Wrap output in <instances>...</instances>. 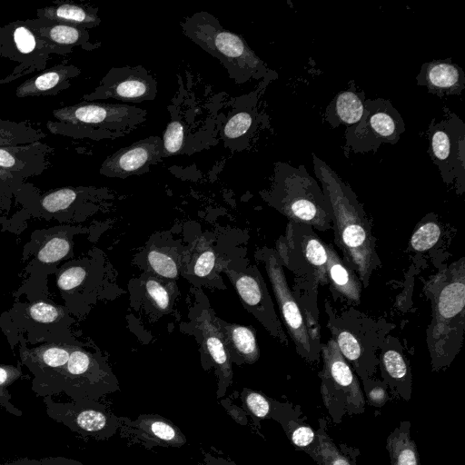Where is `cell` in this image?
<instances>
[{"instance_id":"49","label":"cell","mask_w":465,"mask_h":465,"mask_svg":"<svg viewBox=\"0 0 465 465\" xmlns=\"http://www.w3.org/2000/svg\"><path fill=\"white\" fill-rule=\"evenodd\" d=\"M200 465H237L230 459L221 455L212 454L208 451H203V460Z\"/></svg>"},{"instance_id":"11","label":"cell","mask_w":465,"mask_h":465,"mask_svg":"<svg viewBox=\"0 0 465 465\" xmlns=\"http://www.w3.org/2000/svg\"><path fill=\"white\" fill-rule=\"evenodd\" d=\"M429 153L446 183L456 180L463 188L465 174V124L446 110L440 122H431L429 130Z\"/></svg>"},{"instance_id":"39","label":"cell","mask_w":465,"mask_h":465,"mask_svg":"<svg viewBox=\"0 0 465 465\" xmlns=\"http://www.w3.org/2000/svg\"><path fill=\"white\" fill-rule=\"evenodd\" d=\"M216 262V253L211 247L201 248L193 258V274L201 278L207 277L213 272Z\"/></svg>"},{"instance_id":"18","label":"cell","mask_w":465,"mask_h":465,"mask_svg":"<svg viewBox=\"0 0 465 465\" xmlns=\"http://www.w3.org/2000/svg\"><path fill=\"white\" fill-rule=\"evenodd\" d=\"M198 328L203 336L204 350L215 367L218 379L217 399H222L232 382V361L215 316L208 310L203 311L198 318Z\"/></svg>"},{"instance_id":"29","label":"cell","mask_w":465,"mask_h":465,"mask_svg":"<svg viewBox=\"0 0 465 465\" xmlns=\"http://www.w3.org/2000/svg\"><path fill=\"white\" fill-rule=\"evenodd\" d=\"M45 134L27 122H14L0 118V147L15 146L38 142Z\"/></svg>"},{"instance_id":"28","label":"cell","mask_w":465,"mask_h":465,"mask_svg":"<svg viewBox=\"0 0 465 465\" xmlns=\"http://www.w3.org/2000/svg\"><path fill=\"white\" fill-rule=\"evenodd\" d=\"M382 365L388 383L405 401L411 393V383L407 364L400 352L388 350L382 355Z\"/></svg>"},{"instance_id":"12","label":"cell","mask_w":465,"mask_h":465,"mask_svg":"<svg viewBox=\"0 0 465 465\" xmlns=\"http://www.w3.org/2000/svg\"><path fill=\"white\" fill-rule=\"evenodd\" d=\"M157 94L156 80L141 65L115 67L100 81L94 92L82 97L84 102L113 98L140 103L153 100Z\"/></svg>"},{"instance_id":"37","label":"cell","mask_w":465,"mask_h":465,"mask_svg":"<svg viewBox=\"0 0 465 465\" xmlns=\"http://www.w3.org/2000/svg\"><path fill=\"white\" fill-rule=\"evenodd\" d=\"M440 236V229L436 223L429 222L420 226L411 238V247L418 252H424L436 244Z\"/></svg>"},{"instance_id":"26","label":"cell","mask_w":465,"mask_h":465,"mask_svg":"<svg viewBox=\"0 0 465 465\" xmlns=\"http://www.w3.org/2000/svg\"><path fill=\"white\" fill-rule=\"evenodd\" d=\"M410 429V421L404 420L388 436L386 449L390 455L391 465H421Z\"/></svg>"},{"instance_id":"43","label":"cell","mask_w":465,"mask_h":465,"mask_svg":"<svg viewBox=\"0 0 465 465\" xmlns=\"http://www.w3.org/2000/svg\"><path fill=\"white\" fill-rule=\"evenodd\" d=\"M28 312L31 319L41 323L54 322L64 314L58 307L45 302L33 303Z\"/></svg>"},{"instance_id":"24","label":"cell","mask_w":465,"mask_h":465,"mask_svg":"<svg viewBox=\"0 0 465 465\" xmlns=\"http://www.w3.org/2000/svg\"><path fill=\"white\" fill-rule=\"evenodd\" d=\"M365 94L355 86L339 92L326 108L325 119L333 127L357 124L363 114Z\"/></svg>"},{"instance_id":"36","label":"cell","mask_w":465,"mask_h":465,"mask_svg":"<svg viewBox=\"0 0 465 465\" xmlns=\"http://www.w3.org/2000/svg\"><path fill=\"white\" fill-rule=\"evenodd\" d=\"M69 251V240L64 236L55 235L38 251L37 260L45 264L54 263L65 257Z\"/></svg>"},{"instance_id":"1","label":"cell","mask_w":465,"mask_h":465,"mask_svg":"<svg viewBox=\"0 0 465 465\" xmlns=\"http://www.w3.org/2000/svg\"><path fill=\"white\" fill-rule=\"evenodd\" d=\"M314 173L331 212L336 242L361 280L374 265V243L363 209L352 190L322 159L312 153Z\"/></svg>"},{"instance_id":"21","label":"cell","mask_w":465,"mask_h":465,"mask_svg":"<svg viewBox=\"0 0 465 465\" xmlns=\"http://www.w3.org/2000/svg\"><path fill=\"white\" fill-rule=\"evenodd\" d=\"M416 80L418 85L426 86L430 94L440 97L459 95L465 89V74L450 58L423 64Z\"/></svg>"},{"instance_id":"47","label":"cell","mask_w":465,"mask_h":465,"mask_svg":"<svg viewBox=\"0 0 465 465\" xmlns=\"http://www.w3.org/2000/svg\"><path fill=\"white\" fill-rule=\"evenodd\" d=\"M366 397L369 404L373 407H381L389 400L386 388L378 384L370 389H366Z\"/></svg>"},{"instance_id":"41","label":"cell","mask_w":465,"mask_h":465,"mask_svg":"<svg viewBox=\"0 0 465 465\" xmlns=\"http://www.w3.org/2000/svg\"><path fill=\"white\" fill-rule=\"evenodd\" d=\"M25 180L0 167V204L7 203L15 197Z\"/></svg>"},{"instance_id":"19","label":"cell","mask_w":465,"mask_h":465,"mask_svg":"<svg viewBox=\"0 0 465 465\" xmlns=\"http://www.w3.org/2000/svg\"><path fill=\"white\" fill-rule=\"evenodd\" d=\"M26 24L46 45L52 54L64 55L75 47L91 50L95 45L90 42L88 30L40 18L27 19Z\"/></svg>"},{"instance_id":"8","label":"cell","mask_w":465,"mask_h":465,"mask_svg":"<svg viewBox=\"0 0 465 465\" xmlns=\"http://www.w3.org/2000/svg\"><path fill=\"white\" fill-rule=\"evenodd\" d=\"M119 390V383L108 366L89 352L72 347L67 363L57 380V394L64 392L73 401H97Z\"/></svg>"},{"instance_id":"20","label":"cell","mask_w":465,"mask_h":465,"mask_svg":"<svg viewBox=\"0 0 465 465\" xmlns=\"http://www.w3.org/2000/svg\"><path fill=\"white\" fill-rule=\"evenodd\" d=\"M54 148L40 141L0 147V167L26 180L43 173L49 165Z\"/></svg>"},{"instance_id":"25","label":"cell","mask_w":465,"mask_h":465,"mask_svg":"<svg viewBox=\"0 0 465 465\" xmlns=\"http://www.w3.org/2000/svg\"><path fill=\"white\" fill-rule=\"evenodd\" d=\"M36 18L50 20L78 28L91 29L101 20L97 9L71 2L56 1L54 5L36 10Z\"/></svg>"},{"instance_id":"48","label":"cell","mask_w":465,"mask_h":465,"mask_svg":"<svg viewBox=\"0 0 465 465\" xmlns=\"http://www.w3.org/2000/svg\"><path fill=\"white\" fill-rule=\"evenodd\" d=\"M221 405L225 409L232 419L240 425H247V414L242 408L234 404L230 399H223Z\"/></svg>"},{"instance_id":"42","label":"cell","mask_w":465,"mask_h":465,"mask_svg":"<svg viewBox=\"0 0 465 465\" xmlns=\"http://www.w3.org/2000/svg\"><path fill=\"white\" fill-rule=\"evenodd\" d=\"M252 124V116L246 111H242L232 116L224 125L223 134L227 139L238 138L248 132Z\"/></svg>"},{"instance_id":"44","label":"cell","mask_w":465,"mask_h":465,"mask_svg":"<svg viewBox=\"0 0 465 465\" xmlns=\"http://www.w3.org/2000/svg\"><path fill=\"white\" fill-rule=\"evenodd\" d=\"M86 271L81 266H72L62 272L57 279L58 287L63 291H71L83 283Z\"/></svg>"},{"instance_id":"2","label":"cell","mask_w":465,"mask_h":465,"mask_svg":"<svg viewBox=\"0 0 465 465\" xmlns=\"http://www.w3.org/2000/svg\"><path fill=\"white\" fill-rule=\"evenodd\" d=\"M147 112L127 104L81 102L53 111L46 127L54 134L75 139H115L146 120Z\"/></svg>"},{"instance_id":"27","label":"cell","mask_w":465,"mask_h":465,"mask_svg":"<svg viewBox=\"0 0 465 465\" xmlns=\"http://www.w3.org/2000/svg\"><path fill=\"white\" fill-rule=\"evenodd\" d=\"M326 272L337 292L351 301H359L361 285L356 275L341 261L333 249L325 244Z\"/></svg>"},{"instance_id":"35","label":"cell","mask_w":465,"mask_h":465,"mask_svg":"<svg viewBox=\"0 0 465 465\" xmlns=\"http://www.w3.org/2000/svg\"><path fill=\"white\" fill-rule=\"evenodd\" d=\"M292 421L282 427L292 443L307 453L318 444L317 433L306 424H297L294 427Z\"/></svg>"},{"instance_id":"3","label":"cell","mask_w":465,"mask_h":465,"mask_svg":"<svg viewBox=\"0 0 465 465\" xmlns=\"http://www.w3.org/2000/svg\"><path fill=\"white\" fill-rule=\"evenodd\" d=\"M183 33L200 47L218 58L237 83L269 74L265 64L238 35L223 29L211 14L199 12L182 24Z\"/></svg>"},{"instance_id":"14","label":"cell","mask_w":465,"mask_h":465,"mask_svg":"<svg viewBox=\"0 0 465 465\" xmlns=\"http://www.w3.org/2000/svg\"><path fill=\"white\" fill-rule=\"evenodd\" d=\"M265 266L281 313L298 352L303 357L312 359V335L301 309L289 290L281 264L273 255H271L266 259Z\"/></svg>"},{"instance_id":"4","label":"cell","mask_w":465,"mask_h":465,"mask_svg":"<svg viewBox=\"0 0 465 465\" xmlns=\"http://www.w3.org/2000/svg\"><path fill=\"white\" fill-rule=\"evenodd\" d=\"M272 197L276 206L291 220L323 228L331 212L322 190L303 165L278 163Z\"/></svg>"},{"instance_id":"32","label":"cell","mask_w":465,"mask_h":465,"mask_svg":"<svg viewBox=\"0 0 465 465\" xmlns=\"http://www.w3.org/2000/svg\"><path fill=\"white\" fill-rule=\"evenodd\" d=\"M146 261L150 270L162 278L174 280L179 275L178 262L168 251L151 249Z\"/></svg>"},{"instance_id":"45","label":"cell","mask_w":465,"mask_h":465,"mask_svg":"<svg viewBox=\"0 0 465 465\" xmlns=\"http://www.w3.org/2000/svg\"><path fill=\"white\" fill-rule=\"evenodd\" d=\"M338 348L347 360L356 361L361 353L357 339L349 331H341L336 341Z\"/></svg>"},{"instance_id":"33","label":"cell","mask_w":465,"mask_h":465,"mask_svg":"<svg viewBox=\"0 0 465 465\" xmlns=\"http://www.w3.org/2000/svg\"><path fill=\"white\" fill-rule=\"evenodd\" d=\"M21 376L22 371L20 367L0 364V406L16 417H21L23 412L11 402L12 396L8 387Z\"/></svg>"},{"instance_id":"15","label":"cell","mask_w":465,"mask_h":465,"mask_svg":"<svg viewBox=\"0 0 465 465\" xmlns=\"http://www.w3.org/2000/svg\"><path fill=\"white\" fill-rule=\"evenodd\" d=\"M235 287L242 304L275 336L286 341L266 285L255 267L243 272L225 270Z\"/></svg>"},{"instance_id":"30","label":"cell","mask_w":465,"mask_h":465,"mask_svg":"<svg viewBox=\"0 0 465 465\" xmlns=\"http://www.w3.org/2000/svg\"><path fill=\"white\" fill-rule=\"evenodd\" d=\"M242 408L250 415L256 425L262 420L272 419L278 401L268 398L263 393L244 388L241 392Z\"/></svg>"},{"instance_id":"5","label":"cell","mask_w":465,"mask_h":465,"mask_svg":"<svg viewBox=\"0 0 465 465\" xmlns=\"http://www.w3.org/2000/svg\"><path fill=\"white\" fill-rule=\"evenodd\" d=\"M433 300V321L428 341L433 366L451 361L450 345L461 340L464 327L465 284L463 266L444 273L437 281Z\"/></svg>"},{"instance_id":"38","label":"cell","mask_w":465,"mask_h":465,"mask_svg":"<svg viewBox=\"0 0 465 465\" xmlns=\"http://www.w3.org/2000/svg\"><path fill=\"white\" fill-rule=\"evenodd\" d=\"M183 125L178 120L170 122L162 139L163 157L179 153L183 146Z\"/></svg>"},{"instance_id":"22","label":"cell","mask_w":465,"mask_h":465,"mask_svg":"<svg viewBox=\"0 0 465 465\" xmlns=\"http://www.w3.org/2000/svg\"><path fill=\"white\" fill-rule=\"evenodd\" d=\"M81 74L74 64H59L47 68L20 84L15 95L18 98L57 95L71 86L72 80Z\"/></svg>"},{"instance_id":"10","label":"cell","mask_w":465,"mask_h":465,"mask_svg":"<svg viewBox=\"0 0 465 465\" xmlns=\"http://www.w3.org/2000/svg\"><path fill=\"white\" fill-rule=\"evenodd\" d=\"M0 57L17 64L0 84H9L34 72L46 69L51 54L25 20H15L0 26Z\"/></svg>"},{"instance_id":"46","label":"cell","mask_w":465,"mask_h":465,"mask_svg":"<svg viewBox=\"0 0 465 465\" xmlns=\"http://www.w3.org/2000/svg\"><path fill=\"white\" fill-rule=\"evenodd\" d=\"M0 465H84L82 462L66 457H46L41 459L21 458Z\"/></svg>"},{"instance_id":"6","label":"cell","mask_w":465,"mask_h":465,"mask_svg":"<svg viewBox=\"0 0 465 465\" xmlns=\"http://www.w3.org/2000/svg\"><path fill=\"white\" fill-rule=\"evenodd\" d=\"M321 392L331 419L339 423L345 414H362L365 399L359 381L341 353L336 341L323 348Z\"/></svg>"},{"instance_id":"40","label":"cell","mask_w":465,"mask_h":465,"mask_svg":"<svg viewBox=\"0 0 465 465\" xmlns=\"http://www.w3.org/2000/svg\"><path fill=\"white\" fill-rule=\"evenodd\" d=\"M303 251L306 259L321 272L326 271L327 264V252L325 244L321 242L316 236L308 238L303 243Z\"/></svg>"},{"instance_id":"17","label":"cell","mask_w":465,"mask_h":465,"mask_svg":"<svg viewBox=\"0 0 465 465\" xmlns=\"http://www.w3.org/2000/svg\"><path fill=\"white\" fill-rule=\"evenodd\" d=\"M163 158L162 139L151 136L122 148L107 157L100 173L108 177L124 178L140 174Z\"/></svg>"},{"instance_id":"7","label":"cell","mask_w":465,"mask_h":465,"mask_svg":"<svg viewBox=\"0 0 465 465\" xmlns=\"http://www.w3.org/2000/svg\"><path fill=\"white\" fill-rule=\"evenodd\" d=\"M404 131L401 114L389 100H365L361 121L346 130V152L376 153L382 143H396Z\"/></svg>"},{"instance_id":"9","label":"cell","mask_w":465,"mask_h":465,"mask_svg":"<svg viewBox=\"0 0 465 465\" xmlns=\"http://www.w3.org/2000/svg\"><path fill=\"white\" fill-rule=\"evenodd\" d=\"M44 403L51 419L83 437L103 440L113 437L119 430V416L98 401L82 399L56 402L51 396H45Z\"/></svg>"},{"instance_id":"13","label":"cell","mask_w":465,"mask_h":465,"mask_svg":"<svg viewBox=\"0 0 465 465\" xmlns=\"http://www.w3.org/2000/svg\"><path fill=\"white\" fill-rule=\"evenodd\" d=\"M120 436L129 443L140 444L146 450L153 447L180 448L186 444L185 435L169 419L154 413L140 414L135 420L119 416Z\"/></svg>"},{"instance_id":"31","label":"cell","mask_w":465,"mask_h":465,"mask_svg":"<svg viewBox=\"0 0 465 465\" xmlns=\"http://www.w3.org/2000/svg\"><path fill=\"white\" fill-rule=\"evenodd\" d=\"M318 444L307 453L320 465H354L334 444L322 428L316 431Z\"/></svg>"},{"instance_id":"16","label":"cell","mask_w":465,"mask_h":465,"mask_svg":"<svg viewBox=\"0 0 465 465\" xmlns=\"http://www.w3.org/2000/svg\"><path fill=\"white\" fill-rule=\"evenodd\" d=\"M72 347L44 345L21 352V358L35 375L32 390L42 397L57 394V380L67 363Z\"/></svg>"},{"instance_id":"34","label":"cell","mask_w":465,"mask_h":465,"mask_svg":"<svg viewBox=\"0 0 465 465\" xmlns=\"http://www.w3.org/2000/svg\"><path fill=\"white\" fill-rule=\"evenodd\" d=\"M144 294L150 303L161 312H167L172 306L169 288L158 279L150 276L144 282Z\"/></svg>"},{"instance_id":"23","label":"cell","mask_w":465,"mask_h":465,"mask_svg":"<svg viewBox=\"0 0 465 465\" xmlns=\"http://www.w3.org/2000/svg\"><path fill=\"white\" fill-rule=\"evenodd\" d=\"M216 323L223 337L232 361L254 363L260 356L253 331L246 326L227 323L215 316Z\"/></svg>"}]
</instances>
